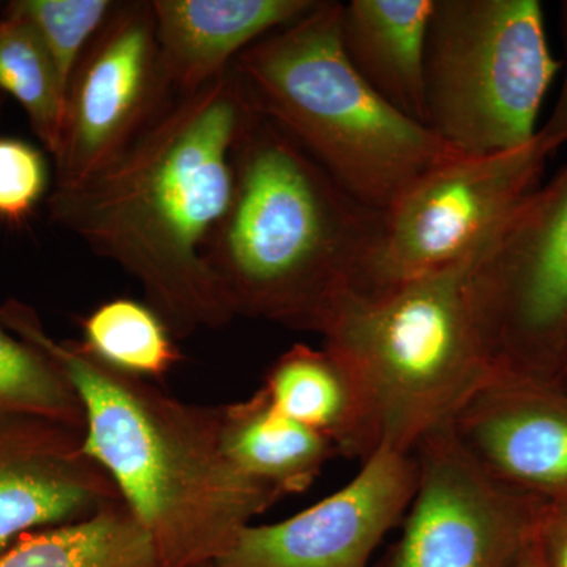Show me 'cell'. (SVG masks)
Segmentation results:
<instances>
[{"instance_id": "obj_1", "label": "cell", "mask_w": 567, "mask_h": 567, "mask_svg": "<svg viewBox=\"0 0 567 567\" xmlns=\"http://www.w3.org/2000/svg\"><path fill=\"white\" fill-rule=\"evenodd\" d=\"M252 114L229 70L175 96L102 171L48 197L51 221L137 279L174 338L235 319L204 252L229 207L234 148Z\"/></svg>"}, {"instance_id": "obj_2", "label": "cell", "mask_w": 567, "mask_h": 567, "mask_svg": "<svg viewBox=\"0 0 567 567\" xmlns=\"http://www.w3.org/2000/svg\"><path fill=\"white\" fill-rule=\"evenodd\" d=\"M0 320L61 369L84 409V450L152 537L164 567L216 563L282 498L224 454L218 409L178 401L78 341H55L35 309L9 298Z\"/></svg>"}, {"instance_id": "obj_3", "label": "cell", "mask_w": 567, "mask_h": 567, "mask_svg": "<svg viewBox=\"0 0 567 567\" xmlns=\"http://www.w3.org/2000/svg\"><path fill=\"white\" fill-rule=\"evenodd\" d=\"M233 163V197L205 260L235 317L317 333L374 245L382 212L257 112Z\"/></svg>"}, {"instance_id": "obj_4", "label": "cell", "mask_w": 567, "mask_h": 567, "mask_svg": "<svg viewBox=\"0 0 567 567\" xmlns=\"http://www.w3.org/2000/svg\"><path fill=\"white\" fill-rule=\"evenodd\" d=\"M341 2L319 3L230 65L254 112L274 122L347 193L385 212L416 178L461 152L372 91L339 39Z\"/></svg>"}, {"instance_id": "obj_5", "label": "cell", "mask_w": 567, "mask_h": 567, "mask_svg": "<svg viewBox=\"0 0 567 567\" xmlns=\"http://www.w3.org/2000/svg\"><path fill=\"white\" fill-rule=\"evenodd\" d=\"M498 233L461 262L390 292L349 287L323 317L317 333L363 390L379 447L412 454L498 371L475 295L477 262Z\"/></svg>"}, {"instance_id": "obj_6", "label": "cell", "mask_w": 567, "mask_h": 567, "mask_svg": "<svg viewBox=\"0 0 567 567\" xmlns=\"http://www.w3.org/2000/svg\"><path fill=\"white\" fill-rule=\"evenodd\" d=\"M559 66L537 0H435L424 125L466 156L524 147Z\"/></svg>"}, {"instance_id": "obj_7", "label": "cell", "mask_w": 567, "mask_h": 567, "mask_svg": "<svg viewBox=\"0 0 567 567\" xmlns=\"http://www.w3.org/2000/svg\"><path fill=\"white\" fill-rule=\"evenodd\" d=\"M558 147L537 132L524 147L461 156L421 175L382 212L374 245L350 289L385 293L461 262L535 193Z\"/></svg>"}, {"instance_id": "obj_8", "label": "cell", "mask_w": 567, "mask_h": 567, "mask_svg": "<svg viewBox=\"0 0 567 567\" xmlns=\"http://www.w3.org/2000/svg\"><path fill=\"white\" fill-rule=\"evenodd\" d=\"M475 295L496 365L546 379V358L567 344V167L495 235Z\"/></svg>"}, {"instance_id": "obj_9", "label": "cell", "mask_w": 567, "mask_h": 567, "mask_svg": "<svg viewBox=\"0 0 567 567\" xmlns=\"http://www.w3.org/2000/svg\"><path fill=\"white\" fill-rule=\"evenodd\" d=\"M413 454L416 492L383 567H517L544 502L484 472L450 425Z\"/></svg>"}, {"instance_id": "obj_10", "label": "cell", "mask_w": 567, "mask_h": 567, "mask_svg": "<svg viewBox=\"0 0 567 567\" xmlns=\"http://www.w3.org/2000/svg\"><path fill=\"white\" fill-rule=\"evenodd\" d=\"M175 96L152 2L115 3L70 81L54 188H73L114 162Z\"/></svg>"}, {"instance_id": "obj_11", "label": "cell", "mask_w": 567, "mask_h": 567, "mask_svg": "<svg viewBox=\"0 0 567 567\" xmlns=\"http://www.w3.org/2000/svg\"><path fill=\"white\" fill-rule=\"evenodd\" d=\"M415 454L379 447L360 473L317 505L248 525L216 567H369L416 492Z\"/></svg>"}, {"instance_id": "obj_12", "label": "cell", "mask_w": 567, "mask_h": 567, "mask_svg": "<svg viewBox=\"0 0 567 567\" xmlns=\"http://www.w3.org/2000/svg\"><path fill=\"white\" fill-rule=\"evenodd\" d=\"M450 427L498 483L544 503L567 502V393L550 379L498 368Z\"/></svg>"}, {"instance_id": "obj_13", "label": "cell", "mask_w": 567, "mask_h": 567, "mask_svg": "<svg viewBox=\"0 0 567 567\" xmlns=\"http://www.w3.org/2000/svg\"><path fill=\"white\" fill-rule=\"evenodd\" d=\"M121 494L84 450V431L0 420V554L21 536L95 516Z\"/></svg>"}, {"instance_id": "obj_14", "label": "cell", "mask_w": 567, "mask_h": 567, "mask_svg": "<svg viewBox=\"0 0 567 567\" xmlns=\"http://www.w3.org/2000/svg\"><path fill=\"white\" fill-rule=\"evenodd\" d=\"M319 0H152L159 58L175 95L196 92L230 70L268 33L292 24Z\"/></svg>"}, {"instance_id": "obj_15", "label": "cell", "mask_w": 567, "mask_h": 567, "mask_svg": "<svg viewBox=\"0 0 567 567\" xmlns=\"http://www.w3.org/2000/svg\"><path fill=\"white\" fill-rule=\"evenodd\" d=\"M434 6L435 0H350L341 3L339 14L347 61L372 91L421 125L425 122V48Z\"/></svg>"}, {"instance_id": "obj_16", "label": "cell", "mask_w": 567, "mask_h": 567, "mask_svg": "<svg viewBox=\"0 0 567 567\" xmlns=\"http://www.w3.org/2000/svg\"><path fill=\"white\" fill-rule=\"evenodd\" d=\"M260 390L284 415L323 436L338 456L364 462L379 450L363 390L324 347H290L268 369Z\"/></svg>"}, {"instance_id": "obj_17", "label": "cell", "mask_w": 567, "mask_h": 567, "mask_svg": "<svg viewBox=\"0 0 567 567\" xmlns=\"http://www.w3.org/2000/svg\"><path fill=\"white\" fill-rule=\"evenodd\" d=\"M218 412L224 454L246 476L282 496L305 492L338 457L323 436L279 412L262 390Z\"/></svg>"}, {"instance_id": "obj_18", "label": "cell", "mask_w": 567, "mask_h": 567, "mask_svg": "<svg viewBox=\"0 0 567 567\" xmlns=\"http://www.w3.org/2000/svg\"><path fill=\"white\" fill-rule=\"evenodd\" d=\"M0 567H164L155 544L118 499L95 516L21 536Z\"/></svg>"}, {"instance_id": "obj_19", "label": "cell", "mask_w": 567, "mask_h": 567, "mask_svg": "<svg viewBox=\"0 0 567 567\" xmlns=\"http://www.w3.org/2000/svg\"><path fill=\"white\" fill-rule=\"evenodd\" d=\"M0 92L21 104L33 133L54 158L61 147L66 93L43 41L24 18L6 7L0 13Z\"/></svg>"}, {"instance_id": "obj_20", "label": "cell", "mask_w": 567, "mask_h": 567, "mask_svg": "<svg viewBox=\"0 0 567 567\" xmlns=\"http://www.w3.org/2000/svg\"><path fill=\"white\" fill-rule=\"evenodd\" d=\"M81 328V344L125 374L163 380L181 361L173 333L147 303L115 298L82 319Z\"/></svg>"}, {"instance_id": "obj_21", "label": "cell", "mask_w": 567, "mask_h": 567, "mask_svg": "<svg viewBox=\"0 0 567 567\" xmlns=\"http://www.w3.org/2000/svg\"><path fill=\"white\" fill-rule=\"evenodd\" d=\"M37 417L84 431V409L61 369L0 320V420Z\"/></svg>"}, {"instance_id": "obj_22", "label": "cell", "mask_w": 567, "mask_h": 567, "mask_svg": "<svg viewBox=\"0 0 567 567\" xmlns=\"http://www.w3.org/2000/svg\"><path fill=\"white\" fill-rule=\"evenodd\" d=\"M111 0H13L6 9L24 18L50 52L63 91L82 54L115 9Z\"/></svg>"}, {"instance_id": "obj_23", "label": "cell", "mask_w": 567, "mask_h": 567, "mask_svg": "<svg viewBox=\"0 0 567 567\" xmlns=\"http://www.w3.org/2000/svg\"><path fill=\"white\" fill-rule=\"evenodd\" d=\"M48 188V167L39 148L0 137V221L20 226Z\"/></svg>"}, {"instance_id": "obj_24", "label": "cell", "mask_w": 567, "mask_h": 567, "mask_svg": "<svg viewBox=\"0 0 567 567\" xmlns=\"http://www.w3.org/2000/svg\"><path fill=\"white\" fill-rule=\"evenodd\" d=\"M536 539L546 567H567V502L544 503Z\"/></svg>"}, {"instance_id": "obj_25", "label": "cell", "mask_w": 567, "mask_h": 567, "mask_svg": "<svg viewBox=\"0 0 567 567\" xmlns=\"http://www.w3.org/2000/svg\"><path fill=\"white\" fill-rule=\"evenodd\" d=\"M565 32L567 48V3L565 6ZM539 133H543L548 140L557 142L559 147L567 142V66L558 102L555 104L550 117H548L546 125L543 126Z\"/></svg>"}, {"instance_id": "obj_26", "label": "cell", "mask_w": 567, "mask_h": 567, "mask_svg": "<svg viewBox=\"0 0 567 567\" xmlns=\"http://www.w3.org/2000/svg\"><path fill=\"white\" fill-rule=\"evenodd\" d=\"M517 567H546L543 555H540L539 544H537L536 527L533 529V535L529 536L527 546L522 551L520 561H518Z\"/></svg>"}, {"instance_id": "obj_27", "label": "cell", "mask_w": 567, "mask_h": 567, "mask_svg": "<svg viewBox=\"0 0 567 567\" xmlns=\"http://www.w3.org/2000/svg\"><path fill=\"white\" fill-rule=\"evenodd\" d=\"M199 567H216L215 563H208V565L199 566Z\"/></svg>"}]
</instances>
